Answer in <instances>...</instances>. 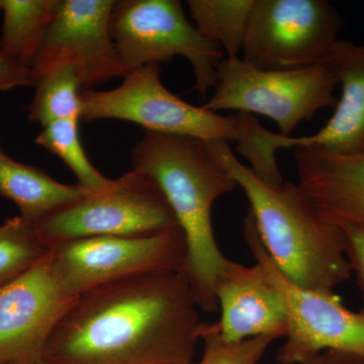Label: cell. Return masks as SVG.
Listing matches in <instances>:
<instances>
[{
    "label": "cell",
    "mask_w": 364,
    "mask_h": 364,
    "mask_svg": "<svg viewBox=\"0 0 364 364\" xmlns=\"http://www.w3.org/2000/svg\"><path fill=\"white\" fill-rule=\"evenodd\" d=\"M205 324L181 272L133 277L81 294L55 326L51 364H193Z\"/></svg>",
    "instance_id": "6da1fadb"
},
{
    "label": "cell",
    "mask_w": 364,
    "mask_h": 364,
    "mask_svg": "<svg viewBox=\"0 0 364 364\" xmlns=\"http://www.w3.org/2000/svg\"><path fill=\"white\" fill-rule=\"evenodd\" d=\"M132 169L161 189L186 239L181 272L198 309L217 313L215 287L226 257L215 240L212 210L218 198L238 186L208 143L188 136L146 131L132 152Z\"/></svg>",
    "instance_id": "7a4b0ae2"
},
{
    "label": "cell",
    "mask_w": 364,
    "mask_h": 364,
    "mask_svg": "<svg viewBox=\"0 0 364 364\" xmlns=\"http://www.w3.org/2000/svg\"><path fill=\"white\" fill-rule=\"evenodd\" d=\"M208 143L247 196L263 246L287 279L325 293L350 279L343 231L318 212L298 183H267L235 157L226 141Z\"/></svg>",
    "instance_id": "3957f363"
},
{
    "label": "cell",
    "mask_w": 364,
    "mask_h": 364,
    "mask_svg": "<svg viewBox=\"0 0 364 364\" xmlns=\"http://www.w3.org/2000/svg\"><path fill=\"white\" fill-rule=\"evenodd\" d=\"M160 65L129 72L119 87L85 91L81 121L121 119L147 132L193 136L205 142L233 141L241 145L257 122L252 114L220 116L181 100L160 79Z\"/></svg>",
    "instance_id": "277c9868"
},
{
    "label": "cell",
    "mask_w": 364,
    "mask_h": 364,
    "mask_svg": "<svg viewBox=\"0 0 364 364\" xmlns=\"http://www.w3.org/2000/svg\"><path fill=\"white\" fill-rule=\"evenodd\" d=\"M338 78L329 62L294 70H262L239 58H225L217 68L207 111L261 114L291 136L301 122L326 107H336Z\"/></svg>",
    "instance_id": "5b68a950"
},
{
    "label": "cell",
    "mask_w": 364,
    "mask_h": 364,
    "mask_svg": "<svg viewBox=\"0 0 364 364\" xmlns=\"http://www.w3.org/2000/svg\"><path fill=\"white\" fill-rule=\"evenodd\" d=\"M111 33L126 70L188 59L200 97L214 88L217 68L225 59L221 46L203 37L188 20L178 0H122L114 2Z\"/></svg>",
    "instance_id": "8992f818"
},
{
    "label": "cell",
    "mask_w": 364,
    "mask_h": 364,
    "mask_svg": "<svg viewBox=\"0 0 364 364\" xmlns=\"http://www.w3.org/2000/svg\"><path fill=\"white\" fill-rule=\"evenodd\" d=\"M35 225L50 248L76 239L140 236L179 228L156 182L133 169Z\"/></svg>",
    "instance_id": "52a82bcc"
},
{
    "label": "cell",
    "mask_w": 364,
    "mask_h": 364,
    "mask_svg": "<svg viewBox=\"0 0 364 364\" xmlns=\"http://www.w3.org/2000/svg\"><path fill=\"white\" fill-rule=\"evenodd\" d=\"M243 236L255 262L267 272L286 306L287 333L275 361L301 363L324 351L364 360V311L347 308L335 293L312 291L287 279L270 259L249 210Z\"/></svg>",
    "instance_id": "ba28073f"
},
{
    "label": "cell",
    "mask_w": 364,
    "mask_h": 364,
    "mask_svg": "<svg viewBox=\"0 0 364 364\" xmlns=\"http://www.w3.org/2000/svg\"><path fill=\"white\" fill-rule=\"evenodd\" d=\"M52 273L71 298L121 280L181 272L186 244L181 228L140 236L76 239L50 251Z\"/></svg>",
    "instance_id": "9c48e42d"
},
{
    "label": "cell",
    "mask_w": 364,
    "mask_h": 364,
    "mask_svg": "<svg viewBox=\"0 0 364 364\" xmlns=\"http://www.w3.org/2000/svg\"><path fill=\"white\" fill-rule=\"evenodd\" d=\"M341 16L326 0H255L242 60L262 70H294L327 62Z\"/></svg>",
    "instance_id": "30bf717a"
},
{
    "label": "cell",
    "mask_w": 364,
    "mask_h": 364,
    "mask_svg": "<svg viewBox=\"0 0 364 364\" xmlns=\"http://www.w3.org/2000/svg\"><path fill=\"white\" fill-rule=\"evenodd\" d=\"M112 0H61L31 70L73 67L83 92L128 74L111 33Z\"/></svg>",
    "instance_id": "8fae6325"
},
{
    "label": "cell",
    "mask_w": 364,
    "mask_h": 364,
    "mask_svg": "<svg viewBox=\"0 0 364 364\" xmlns=\"http://www.w3.org/2000/svg\"><path fill=\"white\" fill-rule=\"evenodd\" d=\"M50 251L25 274L0 287V364L43 359L55 326L77 299L57 284Z\"/></svg>",
    "instance_id": "7c38bea8"
},
{
    "label": "cell",
    "mask_w": 364,
    "mask_h": 364,
    "mask_svg": "<svg viewBox=\"0 0 364 364\" xmlns=\"http://www.w3.org/2000/svg\"><path fill=\"white\" fill-rule=\"evenodd\" d=\"M328 62L342 87L331 119L310 136H284L262 127L256 145L258 159L265 168L279 166L275 153L279 149L306 147L332 154H353L364 149V44L338 41Z\"/></svg>",
    "instance_id": "4fadbf2b"
},
{
    "label": "cell",
    "mask_w": 364,
    "mask_h": 364,
    "mask_svg": "<svg viewBox=\"0 0 364 364\" xmlns=\"http://www.w3.org/2000/svg\"><path fill=\"white\" fill-rule=\"evenodd\" d=\"M215 298L221 317L214 326L223 341L239 343L257 337L287 336L284 299L258 263L246 267L226 257Z\"/></svg>",
    "instance_id": "5bb4252c"
},
{
    "label": "cell",
    "mask_w": 364,
    "mask_h": 364,
    "mask_svg": "<svg viewBox=\"0 0 364 364\" xmlns=\"http://www.w3.org/2000/svg\"><path fill=\"white\" fill-rule=\"evenodd\" d=\"M299 186L318 213L338 227L364 231V149L332 154L294 148Z\"/></svg>",
    "instance_id": "9a60e30c"
},
{
    "label": "cell",
    "mask_w": 364,
    "mask_h": 364,
    "mask_svg": "<svg viewBox=\"0 0 364 364\" xmlns=\"http://www.w3.org/2000/svg\"><path fill=\"white\" fill-rule=\"evenodd\" d=\"M88 191L53 179L38 167L0 156V196L16 203L26 221L38 223L48 215L78 202Z\"/></svg>",
    "instance_id": "2e32d148"
},
{
    "label": "cell",
    "mask_w": 364,
    "mask_h": 364,
    "mask_svg": "<svg viewBox=\"0 0 364 364\" xmlns=\"http://www.w3.org/2000/svg\"><path fill=\"white\" fill-rule=\"evenodd\" d=\"M61 0H2L0 55L32 67Z\"/></svg>",
    "instance_id": "e0dca14e"
},
{
    "label": "cell",
    "mask_w": 364,
    "mask_h": 364,
    "mask_svg": "<svg viewBox=\"0 0 364 364\" xmlns=\"http://www.w3.org/2000/svg\"><path fill=\"white\" fill-rule=\"evenodd\" d=\"M255 0H188L196 28L221 46L226 58H239Z\"/></svg>",
    "instance_id": "ac0fdd59"
},
{
    "label": "cell",
    "mask_w": 364,
    "mask_h": 364,
    "mask_svg": "<svg viewBox=\"0 0 364 364\" xmlns=\"http://www.w3.org/2000/svg\"><path fill=\"white\" fill-rule=\"evenodd\" d=\"M35 95L28 107V119L43 128L63 119L81 121L80 80L75 69L61 66L33 76Z\"/></svg>",
    "instance_id": "d6986e66"
},
{
    "label": "cell",
    "mask_w": 364,
    "mask_h": 364,
    "mask_svg": "<svg viewBox=\"0 0 364 364\" xmlns=\"http://www.w3.org/2000/svg\"><path fill=\"white\" fill-rule=\"evenodd\" d=\"M50 250L37 226L21 215L0 224V287L25 274Z\"/></svg>",
    "instance_id": "ffe728a7"
},
{
    "label": "cell",
    "mask_w": 364,
    "mask_h": 364,
    "mask_svg": "<svg viewBox=\"0 0 364 364\" xmlns=\"http://www.w3.org/2000/svg\"><path fill=\"white\" fill-rule=\"evenodd\" d=\"M77 119H63L43 128L36 142L58 156L73 172L78 186L88 191H98L111 183L90 162L79 136Z\"/></svg>",
    "instance_id": "44dd1931"
},
{
    "label": "cell",
    "mask_w": 364,
    "mask_h": 364,
    "mask_svg": "<svg viewBox=\"0 0 364 364\" xmlns=\"http://www.w3.org/2000/svg\"><path fill=\"white\" fill-rule=\"evenodd\" d=\"M202 340L203 353L196 364H259L265 352L275 341L272 337H257L227 343L218 334L214 324H205Z\"/></svg>",
    "instance_id": "7402d4cb"
},
{
    "label": "cell",
    "mask_w": 364,
    "mask_h": 364,
    "mask_svg": "<svg viewBox=\"0 0 364 364\" xmlns=\"http://www.w3.org/2000/svg\"><path fill=\"white\" fill-rule=\"evenodd\" d=\"M339 228L344 233L345 251L351 272L355 274L364 299V231L353 227Z\"/></svg>",
    "instance_id": "603a6c76"
},
{
    "label": "cell",
    "mask_w": 364,
    "mask_h": 364,
    "mask_svg": "<svg viewBox=\"0 0 364 364\" xmlns=\"http://www.w3.org/2000/svg\"><path fill=\"white\" fill-rule=\"evenodd\" d=\"M32 85L31 68L20 65L0 55V91Z\"/></svg>",
    "instance_id": "cb8c5ba5"
},
{
    "label": "cell",
    "mask_w": 364,
    "mask_h": 364,
    "mask_svg": "<svg viewBox=\"0 0 364 364\" xmlns=\"http://www.w3.org/2000/svg\"><path fill=\"white\" fill-rule=\"evenodd\" d=\"M267 364H364V360L342 352L324 351L301 363H284L274 360Z\"/></svg>",
    "instance_id": "d4e9b609"
},
{
    "label": "cell",
    "mask_w": 364,
    "mask_h": 364,
    "mask_svg": "<svg viewBox=\"0 0 364 364\" xmlns=\"http://www.w3.org/2000/svg\"><path fill=\"white\" fill-rule=\"evenodd\" d=\"M31 364H51V363H48V361L45 360V359H40V360L36 361V363H33Z\"/></svg>",
    "instance_id": "484cf974"
},
{
    "label": "cell",
    "mask_w": 364,
    "mask_h": 364,
    "mask_svg": "<svg viewBox=\"0 0 364 364\" xmlns=\"http://www.w3.org/2000/svg\"><path fill=\"white\" fill-rule=\"evenodd\" d=\"M4 151H2L1 147H0V156H1L2 154H4Z\"/></svg>",
    "instance_id": "4316f807"
},
{
    "label": "cell",
    "mask_w": 364,
    "mask_h": 364,
    "mask_svg": "<svg viewBox=\"0 0 364 364\" xmlns=\"http://www.w3.org/2000/svg\"><path fill=\"white\" fill-rule=\"evenodd\" d=\"M2 7V0H0V11H1Z\"/></svg>",
    "instance_id": "83f0119b"
},
{
    "label": "cell",
    "mask_w": 364,
    "mask_h": 364,
    "mask_svg": "<svg viewBox=\"0 0 364 364\" xmlns=\"http://www.w3.org/2000/svg\"><path fill=\"white\" fill-rule=\"evenodd\" d=\"M193 364H196V363H193Z\"/></svg>",
    "instance_id": "f1b7e54d"
}]
</instances>
